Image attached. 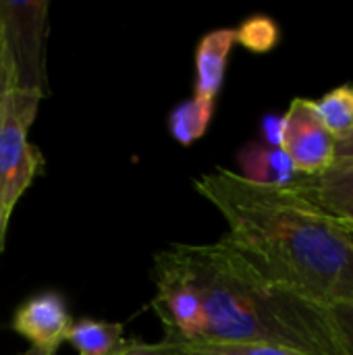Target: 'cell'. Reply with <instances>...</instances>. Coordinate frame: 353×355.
<instances>
[{"instance_id": "cell-1", "label": "cell", "mask_w": 353, "mask_h": 355, "mask_svg": "<svg viewBox=\"0 0 353 355\" xmlns=\"http://www.w3.org/2000/svg\"><path fill=\"white\" fill-rule=\"evenodd\" d=\"M258 270L327 308L353 306V237L285 187H266L216 166L193 181Z\"/></svg>"}, {"instance_id": "cell-2", "label": "cell", "mask_w": 353, "mask_h": 355, "mask_svg": "<svg viewBox=\"0 0 353 355\" xmlns=\"http://www.w3.org/2000/svg\"><path fill=\"white\" fill-rule=\"evenodd\" d=\"M164 252L202 300L200 343H268L306 355H350L333 308L279 285L225 237L173 243Z\"/></svg>"}, {"instance_id": "cell-3", "label": "cell", "mask_w": 353, "mask_h": 355, "mask_svg": "<svg viewBox=\"0 0 353 355\" xmlns=\"http://www.w3.org/2000/svg\"><path fill=\"white\" fill-rule=\"evenodd\" d=\"M46 0H0V37L10 94L40 102L50 96L46 73Z\"/></svg>"}, {"instance_id": "cell-4", "label": "cell", "mask_w": 353, "mask_h": 355, "mask_svg": "<svg viewBox=\"0 0 353 355\" xmlns=\"http://www.w3.org/2000/svg\"><path fill=\"white\" fill-rule=\"evenodd\" d=\"M40 102L19 98L8 92L0 110V204L12 214L17 202L44 171L37 146L29 141Z\"/></svg>"}, {"instance_id": "cell-5", "label": "cell", "mask_w": 353, "mask_h": 355, "mask_svg": "<svg viewBox=\"0 0 353 355\" xmlns=\"http://www.w3.org/2000/svg\"><path fill=\"white\" fill-rule=\"evenodd\" d=\"M279 148L287 154L300 175H318L333 164L335 135L329 131L316 110V102L293 98L285 116H281Z\"/></svg>"}, {"instance_id": "cell-6", "label": "cell", "mask_w": 353, "mask_h": 355, "mask_svg": "<svg viewBox=\"0 0 353 355\" xmlns=\"http://www.w3.org/2000/svg\"><path fill=\"white\" fill-rule=\"evenodd\" d=\"M353 237V160L333 162L318 175H302L285 187Z\"/></svg>"}, {"instance_id": "cell-7", "label": "cell", "mask_w": 353, "mask_h": 355, "mask_svg": "<svg viewBox=\"0 0 353 355\" xmlns=\"http://www.w3.org/2000/svg\"><path fill=\"white\" fill-rule=\"evenodd\" d=\"M71 324L67 304L58 293H37L29 297L15 310L10 322L12 331L27 339L31 347L54 355L64 343Z\"/></svg>"}, {"instance_id": "cell-8", "label": "cell", "mask_w": 353, "mask_h": 355, "mask_svg": "<svg viewBox=\"0 0 353 355\" xmlns=\"http://www.w3.org/2000/svg\"><path fill=\"white\" fill-rule=\"evenodd\" d=\"M235 40V29H214L206 33L196 48V85H193V102L206 110L214 112L216 96L223 87L229 56Z\"/></svg>"}, {"instance_id": "cell-9", "label": "cell", "mask_w": 353, "mask_h": 355, "mask_svg": "<svg viewBox=\"0 0 353 355\" xmlns=\"http://www.w3.org/2000/svg\"><path fill=\"white\" fill-rule=\"evenodd\" d=\"M237 160L241 166L239 175L258 185L289 187L302 177L281 148H273L264 144H250L239 152Z\"/></svg>"}, {"instance_id": "cell-10", "label": "cell", "mask_w": 353, "mask_h": 355, "mask_svg": "<svg viewBox=\"0 0 353 355\" xmlns=\"http://www.w3.org/2000/svg\"><path fill=\"white\" fill-rule=\"evenodd\" d=\"M79 355H114L125 343L123 324L83 318L69 327L67 339Z\"/></svg>"}, {"instance_id": "cell-11", "label": "cell", "mask_w": 353, "mask_h": 355, "mask_svg": "<svg viewBox=\"0 0 353 355\" xmlns=\"http://www.w3.org/2000/svg\"><path fill=\"white\" fill-rule=\"evenodd\" d=\"M212 114V110L202 108L193 100H185L179 106H175L173 112L169 114V131L179 144L191 146L206 133Z\"/></svg>"}, {"instance_id": "cell-12", "label": "cell", "mask_w": 353, "mask_h": 355, "mask_svg": "<svg viewBox=\"0 0 353 355\" xmlns=\"http://www.w3.org/2000/svg\"><path fill=\"white\" fill-rule=\"evenodd\" d=\"M316 110L335 139L345 135L353 129V87L343 85L329 92L316 102Z\"/></svg>"}, {"instance_id": "cell-13", "label": "cell", "mask_w": 353, "mask_h": 355, "mask_svg": "<svg viewBox=\"0 0 353 355\" xmlns=\"http://www.w3.org/2000/svg\"><path fill=\"white\" fill-rule=\"evenodd\" d=\"M235 40L252 52H268L279 42V29L268 17H252L235 29Z\"/></svg>"}, {"instance_id": "cell-14", "label": "cell", "mask_w": 353, "mask_h": 355, "mask_svg": "<svg viewBox=\"0 0 353 355\" xmlns=\"http://www.w3.org/2000/svg\"><path fill=\"white\" fill-rule=\"evenodd\" d=\"M193 355H306L283 345L268 343H196Z\"/></svg>"}, {"instance_id": "cell-15", "label": "cell", "mask_w": 353, "mask_h": 355, "mask_svg": "<svg viewBox=\"0 0 353 355\" xmlns=\"http://www.w3.org/2000/svg\"><path fill=\"white\" fill-rule=\"evenodd\" d=\"M114 355H193L191 345L187 343H175V341H156V343H144L139 339H127V343Z\"/></svg>"}, {"instance_id": "cell-16", "label": "cell", "mask_w": 353, "mask_h": 355, "mask_svg": "<svg viewBox=\"0 0 353 355\" xmlns=\"http://www.w3.org/2000/svg\"><path fill=\"white\" fill-rule=\"evenodd\" d=\"M333 316L337 320V327L343 335V341L347 345V352L353 355V306H337L333 308Z\"/></svg>"}, {"instance_id": "cell-17", "label": "cell", "mask_w": 353, "mask_h": 355, "mask_svg": "<svg viewBox=\"0 0 353 355\" xmlns=\"http://www.w3.org/2000/svg\"><path fill=\"white\" fill-rule=\"evenodd\" d=\"M341 160H353V129L335 139V158H333V162H341Z\"/></svg>"}, {"instance_id": "cell-18", "label": "cell", "mask_w": 353, "mask_h": 355, "mask_svg": "<svg viewBox=\"0 0 353 355\" xmlns=\"http://www.w3.org/2000/svg\"><path fill=\"white\" fill-rule=\"evenodd\" d=\"M8 92H10V81H8V69H6L4 50H2V37H0V110H2V104L6 100Z\"/></svg>"}, {"instance_id": "cell-19", "label": "cell", "mask_w": 353, "mask_h": 355, "mask_svg": "<svg viewBox=\"0 0 353 355\" xmlns=\"http://www.w3.org/2000/svg\"><path fill=\"white\" fill-rule=\"evenodd\" d=\"M264 131H266V135L270 139L268 146L279 148V139H281V119H275V116L266 119L264 121Z\"/></svg>"}, {"instance_id": "cell-20", "label": "cell", "mask_w": 353, "mask_h": 355, "mask_svg": "<svg viewBox=\"0 0 353 355\" xmlns=\"http://www.w3.org/2000/svg\"><path fill=\"white\" fill-rule=\"evenodd\" d=\"M8 220H10V214L2 208L0 204V254L4 252V243H6V227H8Z\"/></svg>"}, {"instance_id": "cell-21", "label": "cell", "mask_w": 353, "mask_h": 355, "mask_svg": "<svg viewBox=\"0 0 353 355\" xmlns=\"http://www.w3.org/2000/svg\"><path fill=\"white\" fill-rule=\"evenodd\" d=\"M21 355H54V354H46V352H42V349H35V347H29L27 352H23Z\"/></svg>"}]
</instances>
